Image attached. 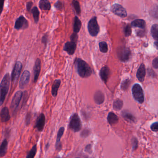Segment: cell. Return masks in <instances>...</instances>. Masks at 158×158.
Segmentation results:
<instances>
[{
    "mask_svg": "<svg viewBox=\"0 0 158 158\" xmlns=\"http://www.w3.org/2000/svg\"><path fill=\"white\" fill-rule=\"evenodd\" d=\"M74 64L78 75L82 78H88L92 74L91 67L86 62L82 59L76 58Z\"/></svg>",
    "mask_w": 158,
    "mask_h": 158,
    "instance_id": "cell-1",
    "label": "cell"
},
{
    "mask_svg": "<svg viewBox=\"0 0 158 158\" xmlns=\"http://www.w3.org/2000/svg\"><path fill=\"white\" fill-rule=\"evenodd\" d=\"M11 78L10 74L7 73L3 77L2 80L0 88H1V105H2L5 100L6 96L8 94L10 87Z\"/></svg>",
    "mask_w": 158,
    "mask_h": 158,
    "instance_id": "cell-2",
    "label": "cell"
},
{
    "mask_svg": "<svg viewBox=\"0 0 158 158\" xmlns=\"http://www.w3.org/2000/svg\"><path fill=\"white\" fill-rule=\"evenodd\" d=\"M82 124L80 117L77 114L74 113L70 117L69 128L74 132H79L82 129Z\"/></svg>",
    "mask_w": 158,
    "mask_h": 158,
    "instance_id": "cell-3",
    "label": "cell"
},
{
    "mask_svg": "<svg viewBox=\"0 0 158 158\" xmlns=\"http://www.w3.org/2000/svg\"><path fill=\"white\" fill-rule=\"evenodd\" d=\"M87 27L89 33L91 36L96 37L98 35L100 31V27L97 17L94 16L89 21Z\"/></svg>",
    "mask_w": 158,
    "mask_h": 158,
    "instance_id": "cell-4",
    "label": "cell"
},
{
    "mask_svg": "<svg viewBox=\"0 0 158 158\" xmlns=\"http://www.w3.org/2000/svg\"><path fill=\"white\" fill-rule=\"evenodd\" d=\"M132 95L134 99L140 104L144 102V95L143 89L140 85L135 84L132 89Z\"/></svg>",
    "mask_w": 158,
    "mask_h": 158,
    "instance_id": "cell-5",
    "label": "cell"
},
{
    "mask_svg": "<svg viewBox=\"0 0 158 158\" xmlns=\"http://www.w3.org/2000/svg\"><path fill=\"white\" fill-rule=\"evenodd\" d=\"M23 96V92L21 90L17 91L15 94L12 100L10 108L13 114H15L18 111L19 104L22 100Z\"/></svg>",
    "mask_w": 158,
    "mask_h": 158,
    "instance_id": "cell-6",
    "label": "cell"
},
{
    "mask_svg": "<svg viewBox=\"0 0 158 158\" xmlns=\"http://www.w3.org/2000/svg\"><path fill=\"white\" fill-rule=\"evenodd\" d=\"M117 54L119 60L121 61L125 62L129 60L131 56V51L128 48L123 47L118 49Z\"/></svg>",
    "mask_w": 158,
    "mask_h": 158,
    "instance_id": "cell-7",
    "label": "cell"
},
{
    "mask_svg": "<svg viewBox=\"0 0 158 158\" xmlns=\"http://www.w3.org/2000/svg\"><path fill=\"white\" fill-rule=\"evenodd\" d=\"M23 68V64L21 61H17L15 65L11 76V80L13 83L16 82L19 78Z\"/></svg>",
    "mask_w": 158,
    "mask_h": 158,
    "instance_id": "cell-8",
    "label": "cell"
},
{
    "mask_svg": "<svg viewBox=\"0 0 158 158\" xmlns=\"http://www.w3.org/2000/svg\"><path fill=\"white\" fill-rule=\"evenodd\" d=\"M29 23L28 21L23 15H21L15 21L14 27L17 30H20L27 29Z\"/></svg>",
    "mask_w": 158,
    "mask_h": 158,
    "instance_id": "cell-9",
    "label": "cell"
},
{
    "mask_svg": "<svg viewBox=\"0 0 158 158\" xmlns=\"http://www.w3.org/2000/svg\"><path fill=\"white\" fill-rule=\"evenodd\" d=\"M111 10L114 14L121 17H126L127 13L125 9L119 4H115L113 5Z\"/></svg>",
    "mask_w": 158,
    "mask_h": 158,
    "instance_id": "cell-10",
    "label": "cell"
},
{
    "mask_svg": "<svg viewBox=\"0 0 158 158\" xmlns=\"http://www.w3.org/2000/svg\"><path fill=\"white\" fill-rule=\"evenodd\" d=\"M30 73L27 70H25L23 73L20 82H19V87L21 89H23L28 85L30 80Z\"/></svg>",
    "mask_w": 158,
    "mask_h": 158,
    "instance_id": "cell-11",
    "label": "cell"
},
{
    "mask_svg": "<svg viewBox=\"0 0 158 158\" xmlns=\"http://www.w3.org/2000/svg\"><path fill=\"white\" fill-rule=\"evenodd\" d=\"M46 124V117L43 113H41L37 118L35 127L39 132H42L44 130Z\"/></svg>",
    "mask_w": 158,
    "mask_h": 158,
    "instance_id": "cell-12",
    "label": "cell"
},
{
    "mask_svg": "<svg viewBox=\"0 0 158 158\" xmlns=\"http://www.w3.org/2000/svg\"><path fill=\"white\" fill-rule=\"evenodd\" d=\"M76 48L77 43L73 41H67L64 44L63 50L69 55H73L75 52Z\"/></svg>",
    "mask_w": 158,
    "mask_h": 158,
    "instance_id": "cell-13",
    "label": "cell"
},
{
    "mask_svg": "<svg viewBox=\"0 0 158 158\" xmlns=\"http://www.w3.org/2000/svg\"><path fill=\"white\" fill-rule=\"evenodd\" d=\"M64 127H62L59 129L57 133V138H56V143H55V149L56 150L60 151L62 148V145L61 142V139L64 133Z\"/></svg>",
    "mask_w": 158,
    "mask_h": 158,
    "instance_id": "cell-14",
    "label": "cell"
},
{
    "mask_svg": "<svg viewBox=\"0 0 158 158\" xmlns=\"http://www.w3.org/2000/svg\"><path fill=\"white\" fill-rule=\"evenodd\" d=\"M41 70V61L39 59H37L35 62L34 67V82L36 83L39 77Z\"/></svg>",
    "mask_w": 158,
    "mask_h": 158,
    "instance_id": "cell-15",
    "label": "cell"
},
{
    "mask_svg": "<svg viewBox=\"0 0 158 158\" xmlns=\"http://www.w3.org/2000/svg\"><path fill=\"white\" fill-rule=\"evenodd\" d=\"M110 69L107 66L102 67L100 71L99 75L103 82L107 83L110 76Z\"/></svg>",
    "mask_w": 158,
    "mask_h": 158,
    "instance_id": "cell-16",
    "label": "cell"
},
{
    "mask_svg": "<svg viewBox=\"0 0 158 158\" xmlns=\"http://www.w3.org/2000/svg\"><path fill=\"white\" fill-rule=\"evenodd\" d=\"M10 118L9 109L7 107H3L1 111V121L2 123H6L10 121Z\"/></svg>",
    "mask_w": 158,
    "mask_h": 158,
    "instance_id": "cell-17",
    "label": "cell"
},
{
    "mask_svg": "<svg viewBox=\"0 0 158 158\" xmlns=\"http://www.w3.org/2000/svg\"><path fill=\"white\" fill-rule=\"evenodd\" d=\"M146 71L144 64H141L137 72L136 77L139 81L140 82H143L146 76Z\"/></svg>",
    "mask_w": 158,
    "mask_h": 158,
    "instance_id": "cell-18",
    "label": "cell"
},
{
    "mask_svg": "<svg viewBox=\"0 0 158 158\" xmlns=\"http://www.w3.org/2000/svg\"><path fill=\"white\" fill-rule=\"evenodd\" d=\"M94 100L95 103L97 104L100 105L102 104L105 100L104 94L100 90H98L94 94Z\"/></svg>",
    "mask_w": 158,
    "mask_h": 158,
    "instance_id": "cell-19",
    "label": "cell"
},
{
    "mask_svg": "<svg viewBox=\"0 0 158 158\" xmlns=\"http://www.w3.org/2000/svg\"><path fill=\"white\" fill-rule=\"evenodd\" d=\"M61 84V80L60 79H56L54 80L52 86V95L53 97H57L58 95V90Z\"/></svg>",
    "mask_w": 158,
    "mask_h": 158,
    "instance_id": "cell-20",
    "label": "cell"
},
{
    "mask_svg": "<svg viewBox=\"0 0 158 158\" xmlns=\"http://www.w3.org/2000/svg\"><path fill=\"white\" fill-rule=\"evenodd\" d=\"M122 115L123 118L128 122V123H134L135 122L136 118L131 113L127 111H123L122 112Z\"/></svg>",
    "mask_w": 158,
    "mask_h": 158,
    "instance_id": "cell-21",
    "label": "cell"
},
{
    "mask_svg": "<svg viewBox=\"0 0 158 158\" xmlns=\"http://www.w3.org/2000/svg\"><path fill=\"white\" fill-rule=\"evenodd\" d=\"M107 121L110 125H113L118 123L119 118L114 113L110 112L107 116Z\"/></svg>",
    "mask_w": 158,
    "mask_h": 158,
    "instance_id": "cell-22",
    "label": "cell"
},
{
    "mask_svg": "<svg viewBox=\"0 0 158 158\" xmlns=\"http://www.w3.org/2000/svg\"><path fill=\"white\" fill-rule=\"evenodd\" d=\"M8 141L6 139H3L0 147V157L2 158L7 153L8 150Z\"/></svg>",
    "mask_w": 158,
    "mask_h": 158,
    "instance_id": "cell-23",
    "label": "cell"
},
{
    "mask_svg": "<svg viewBox=\"0 0 158 158\" xmlns=\"http://www.w3.org/2000/svg\"><path fill=\"white\" fill-rule=\"evenodd\" d=\"M40 9L42 10H50L51 8L50 2L48 0H40L39 3Z\"/></svg>",
    "mask_w": 158,
    "mask_h": 158,
    "instance_id": "cell-24",
    "label": "cell"
},
{
    "mask_svg": "<svg viewBox=\"0 0 158 158\" xmlns=\"http://www.w3.org/2000/svg\"><path fill=\"white\" fill-rule=\"evenodd\" d=\"M82 26V23L77 16H76L74 19L73 26V33H77L80 31Z\"/></svg>",
    "mask_w": 158,
    "mask_h": 158,
    "instance_id": "cell-25",
    "label": "cell"
},
{
    "mask_svg": "<svg viewBox=\"0 0 158 158\" xmlns=\"http://www.w3.org/2000/svg\"><path fill=\"white\" fill-rule=\"evenodd\" d=\"M146 25L145 21L142 19L135 20L131 23V26L133 27H139L141 29H145Z\"/></svg>",
    "mask_w": 158,
    "mask_h": 158,
    "instance_id": "cell-26",
    "label": "cell"
},
{
    "mask_svg": "<svg viewBox=\"0 0 158 158\" xmlns=\"http://www.w3.org/2000/svg\"><path fill=\"white\" fill-rule=\"evenodd\" d=\"M123 102L122 100L117 99L113 102V108L115 110L119 111L121 110L123 107Z\"/></svg>",
    "mask_w": 158,
    "mask_h": 158,
    "instance_id": "cell-27",
    "label": "cell"
},
{
    "mask_svg": "<svg viewBox=\"0 0 158 158\" xmlns=\"http://www.w3.org/2000/svg\"><path fill=\"white\" fill-rule=\"evenodd\" d=\"M31 12L33 15V18L35 23H37L39 20L40 12L37 7H34L31 10Z\"/></svg>",
    "mask_w": 158,
    "mask_h": 158,
    "instance_id": "cell-28",
    "label": "cell"
},
{
    "mask_svg": "<svg viewBox=\"0 0 158 158\" xmlns=\"http://www.w3.org/2000/svg\"><path fill=\"white\" fill-rule=\"evenodd\" d=\"M151 34L152 37L155 40L158 41V25L154 24L151 28Z\"/></svg>",
    "mask_w": 158,
    "mask_h": 158,
    "instance_id": "cell-29",
    "label": "cell"
},
{
    "mask_svg": "<svg viewBox=\"0 0 158 158\" xmlns=\"http://www.w3.org/2000/svg\"><path fill=\"white\" fill-rule=\"evenodd\" d=\"M72 5H73V7L75 10L77 15L80 16V15H81V8H80L79 2L77 1L73 0L72 2Z\"/></svg>",
    "mask_w": 158,
    "mask_h": 158,
    "instance_id": "cell-30",
    "label": "cell"
},
{
    "mask_svg": "<svg viewBox=\"0 0 158 158\" xmlns=\"http://www.w3.org/2000/svg\"><path fill=\"white\" fill-rule=\"evenodd\" d=\"M37 144H35L32 147V149L29 151L26 156V158H35L37 153Z\"/></svg>",
    "mask_w": 158,
    "mask_h": 158,
    "instance_id": "cell-31",
    "label": "cell"
},
{
    "mask_svg": "<svg viewBox=\"0 0 158 158\" xmlns=\"http://www.w3.org/2000/svg\"><path fill=\"white\" fill-rule=\"evenodd\" d=\"M100 50L102 53H106L108 51V45L106 42L104 41L100 42L99 43Z\"/></svg>",
    "mask_w": 158,
    "mask_h": 158,
    "instance_id": "cell-32",
    "label": "cell"
},
{
    "mask_svg": "<svg viewBox=\"0 0 158 158\" xmlns=\"http://www.w3.org/2000/svg\"><path fill=\"white\" fill-rule=\"evenodd\" d=\"M130 84V81L129 79H126L125 81H123L121 85V89L123 90H126L129 87Z\"/></svg>",
    "mask_w": 158,
    "mask_h": 158,
    "instance_id": "cell-33",
    "label": "cell"
},
{
    "mask_svg": "<svg viewBox=\"0 0 158 158\" xmlns=\"http://www.w3.org/2000/svg\"><path fill=\"white\" fill-rule=\"evenodd\" d=\"M150 14L153 18L158 19V6L152 8L150 11Z\"/></svg>",
    "mask_w": 158,
    "mask_h": 158,
    "instance_id": "cell-34",
    "label": "cell"
},
{
    "mask_svg": "<svg viewBox=\"0 0 158 158\" xmlns=\"http://www.w3.org/2000/svg\"><path fill=\"white\" fill-rule=\"evenodd\" d=\"M124 32L125 35L127 37L131 35L132 33V29L131 27L129 25H127L125 27L124 29Z\"/></svg>",
    "mask_w": 158,
    "mask_h": 158,
    "instance_id": "cell-35",
    "label": "cell"
},
{
    "mask_svg": "<svg viewBox=\"0 0 158 158\" xmlns=\"http://www.w3.org/2000/svg\"><path fill=\"white\" fill-rule=\"evenodd\" d=\"M54 7L56 10H61L63 8V3L61 2L57 1V2H55L54 5Z\"/></svg>",
    "mask_w": 158,
    "mask_h": 158,
    "instance_id": "cell-36",
    "label": "cell"
},
{
    "mask_svg": "<svg viewBox=\"0 0 158 158\" xmlns=\"http://www.w3.org/2000/svg\"><path fill=\"white\" fill-rule=\"evenodd\" d=\"M48 33H46L44 34L41 39V42L44 44L45 46H46L48 44Z\"/></svg>",
    "mask_w": 158,
    "mask_h": 158,
    "instance_id": "cell-37",
    "label": "cell"
},
{
    "mask_svg": "<svg viewBox=\"0 0 158 158\" xmlns=\"http://www.w3.org/2000/svg\"><path fill=\"white\" fill-rule=\"evenodd\" d=\"M31 113H27L25 119L26 125L27 126H29V125H30V123H31Z\"/></svg>",
    "mask_w": 158,
    "mask_h": 158,
    "instance_id": "cell-38",
    "label": "cell"
},
{
    "mask_svg": "<svg viewBox=\"0 0 158 158\" xmlns=\"http://www.w3.org/2000/svg\"><path fill=\"white\" fill-rule=\"evenodd\" d=\"M150 128L153 132H158V122H155L152 124Z\"/></svg>",
    "mask_w": 158,
    "mask_h": 158,
    "instance_id": "cell-39",
    "label": "cell"
},
{
    "mask_svg": "<svg viewBox=\"0 0 158 158\" xmlns=\"http://www.w3.org/2000/svg\"><path fill=\"white\" fill-rule=\"evenodd\" d=\"M70 39H71V41H73L77 43V40H78V35L77 33H73L70 36Z\"/></svg>",
    "mask_w": 158,
    "mask_h": 158,
    "instance_id": "cell-40",
    "label": "cell"
},
{
    "mask_svg": "<svg viewBox=\"0 0 158 158\" xmlns=\"http://www.w3.org/2000/svg\"><path fill=\"white\" fill-rule=\"evenodd\" d=\"M138 142L137 139L135 138H133L132 139V149L133 151L136 149L137 148H138Z\"/></svg>",
    "mask_w": 158,
    "mask_h": 158,
    "instance_id": "cell-41",
    "label": "cell"
},
{
    "mask_svg": "<svg viewBox=\"0 0 158 158\" xmlns=\"http://www.w3.org/2000/svg\"><path fill=\"white\" fill-rule=\"evenodd\" d=\"M85 152H87V153H90L92 152V145L91 144H88L86 146L85 148Z\"/></svg>",
    "mask_w": 158,
    "mask_h": 158,
    "instance_id": "cell-42",
    "label": "cell"
},
{
    "mask_svg": "<svg viewBox=\"0 0 158 158\" xmlns=\"http://www.w3.org/2000/svg\"><path fill=\"white\" fill-rule=\"evenodd\" d=\"M89 131L88 129H85L83 130L81 133V136L82 137H86L89 135Z\"/></svg>",
    "mask_w": 158,
    "mask_h": 158,
    "instance_id": "cell-43",
    "label": "cell"
},
{
    "mask_svg": "<svg viewBox=\"0 0 158 158\" xmlns=\"http://www.w3.org/2000/svg\"><path fill=\"white\" fill-rule=\"evenodd\" d=\"M152 66L155 69L158 68V57L155 58L152 61Z\"/></svg>",
    "mask_w": 158,
    "mask_h": 158,
    "instance_id": "cell-44",
    "label": "cell"
},
{
    "mask_svg": "<svg viewBox=\"0 0 158 158\" xmlns=\"http://www.w3.org/2000/svg\"><path fill=\"white\" fill-rule=\"evenodd\" d=\"M33 5V3L32 2H27V3L26 8L27 11L30 12Z\"/></svg>",
    "mask_w": 158,
    "mask_h": 158,
    "instance_id": "cell-45",
    "label": "cell"
},
{
    "mask_svg": "<svg viewBox=\"0 0 158 158\" xmlns=\"http://www.w3.org/2000/svg\"><path fill=\"white\" fill-rule=\"evenodd\" d=\"M4 1H3V0H1V1H0V9H1V10H0V11H1V14L2 13V10H3V6H4Z\"/></svg>",
    "mask_w": 158,
    "mask_h": 158,
    "instance_id": "cell-46",
    "label": "cell"
},
{
    "mask_svg": "<svg viewBox=\"0 0 158 158\" xmlns=\"http://www.w3.org/2000/svg\"><path fill=\"white\" fill-rule=\"evenodd\" d=\"M49 147V143H48L46 144V147H45V149H46V151H47L48 150V149Z\"/></svg>",
    "mask_w": 158,
    "mask_h": 158,
    "instance_id": "cell-47",
    "label": "cell"
},
{
    "mask_svg": "<svg viewBox=\"0 0 158 158\" xmlns=\"http://www.w3.org/2000/svg\"><path fill=\"white\" fill-rule=\"evenodd\" d=\"M154 45H155V47H156L157 49L158 50V41L154 42Z\"/></svg>",
    "mask_w": 158,
    "mask_h": 158,
    "instance_id": "cell-48",
    "label": "cell"
},
{
    "mask_svg": "<svg viewBox=\"0 0 158 158\" xmlns=\"http://www.w3.org/2000/svg\"><path fill=\"white\" fill-rule=\"evenodd\" d=\"M90 158V157H86V158Z\"/></svg>",
    "mask_w": 158,
    "mask_h": 158,
    "instance_id": "cell-49",
    "label": "cell"
},
{
    "mask_svg": "<svg viewBox=\"0 0 158 158\" xmlns=\"http://www.w3.org/2000/svg\"><path fill=\"white\" fill-rule=\"evenodd\" d=\"M56 158H60V157H56Z\"/></svg>",
    "mask_w": 158,
    "mask_h": 158,
    "instance_id": "cell-50",
    "label": "cell"
},
{
    "mask_svg": "<svg viewBox=\"0 0 158 158\" xmlns=\"http://www.w3.org/2000/svg\"><path fill=\"white\" fill-rule=\"evenodd\" d=\"M78 158V157H77V158Z\"/></svg>",
    "mask_w": 158,
    "mask_h": 158,
    "instance_id": "cell-51",
    "label": "cell"
}]
</instances>
